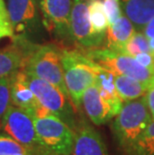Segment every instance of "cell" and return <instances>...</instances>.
I'll return each instance as SVG.
<instances>
[{"mask_svg": "<svg viewBox=\"0 0 154 155\" xmlns=\"http://www.w3.org/2000/svg\"><path fill=\"white\" fill-rule=\"evenodd\" d=\"M88 14L91 25L94 32L100 37L104 38L106 36V31L109 27L107 12L102 0H91L87 2Z\"/></svg>", "mask_w": 154, "mask_h": 155, "instance_id": "d6986e66", "label": "cell"}, {"mask_svg": "<svg viewBox=\"0 0 154 155\" xmlns=\"http://www.w3.org/2000/svg\"><path fill=\"white\" fill-rule=\"evenodd\" d=\"M145 98L147 102V106H148V109L150 111V114H151V116L154 119V83H152L148 87Z\"/></svg>", "mask_w": 154, "mask_h": 155, "instance_id": "4316f807", "label": "cell"}, {"mask_svg": "<svg viewBox=\"0 0 154 155\" xmlns=\"http://www.w3.org/2000/svg\"><path fill=\"white\" fill-rule=\"evenodd\" d=\"M143 52H151L149 39L142 32L136 31L126 43L123 53L135 57L137 54L143 53Z\"/></svg>", "mask_w": 154, "mask_h": 155, "instance_id": "44dd1931", "label": "cell"}, {"mask_svg": "<svg viewBox=\"0 0 154 155\" xmlns=\"http://www.w3.org/2000/svg\"><path fill=\"white\" fill-rule=\"evenodd\" d=\"M115 75L114 76L115 87L123 102L138 99V98L146 95V92L148 90L149 86H147L142 82L136 80L132 77L126 76V75Z\"/></svg>", "mask_w": 154, "mask_h": 155, "instance_id": "ac0fdd59", "label": "cell"}, {"mask_svg": "<svg viewBox=\"0 0 154 155\" xmlns=\"http://www.w3.org/2000/svg\"><path fill=\"white\" fill-rule=\"evenodd\" d=\"M1 127L33 155H46L36 132L34 118L28 112L10 104L3 116Z\"/></svg>", "mask_w": 154, "mask_h": 155, "instance_id": "52a82bcc", "label": "cell"}, {"mask_svg": "<svg viewBox=\"0 0 154 155\" xmlns=\"http://www.w3.org/2000/svg\"><path fill=\"white\" fill-rule=\"evenodd\" d=\"M37 0H7V10L14 36L29 39L40 25Z\"/></svg>", "mask_w": 154, "mask_h": 155, "instance_id": "30bf717a", "label": "cell"}, {"mask_svg": "<svg viewBox=\"0 0 154 155\" xmlns=\"http://www.w3.org/2000/svg\"><path fill=\"white\" fill-rule=\"evenodd\" d=\"M84 53L97 64L109 69L114 74L132 77L147 86L154 83V71L142 66L132 56L109 48L86 49Z\"/></svg>", "mask_w": 154, "mask_h": 155, "instance_id": "5b68a950", "label": "cell"}, {"mask_svg": "<svg viewBox=\"0 0 154 155\" xmlns=\"http://www.w3.org/2000/svg\"><path fill=\"white\" fill-rule=\"evenodd\" d=\"M10 80L11 75L0 78V126L7 108L10 106Z\"/></svg>", "mask_w": 154, "mask_h": 155, "instance_id": "603a6c76", "label": "cell"}, {"mask_svg": "<svg viewBox=\"0 0 154 155\" xmlns=\"http://www.w3.org/2000/svg\"><path fill=\"white\" fill-rule=\"evenodd\" d=\"M149 44H150V50H151V53L154 56V38L149 39Z\"/></svg>", "mask_w": 154, "mask_h": 155, "instance_id": "f1b7e54d", "label": "cell"}, {"mask_svg": "<svg viewBox=\"0 0 154 155\" xmlns=\"http://www.w3.org/2000/svg\"><path fill=\"white\" fill-rule=\"evenodd\" d=\"M71 40L85 49L98 48L104 38L97 35L91 25L88 5L83 0H73L70 15Z\"/></svg>", "mask_w": 154, "mask_h": 155, "instance_id": "9c48e42d", "label": "cell"}, {"mask_svg": "<svg viewBox=\"0 0 154 155\" xmlns=\"http://www.w3.org/2000/svg\"><path fill=\"white\" fill-rule=\"evenodd\" d=\"M35 129L46 155H71L74 130L56 115L34 118Z\"/></svg>", "mask_w": 154, "mask_h": 155, "instance_id": "277c9868", "label": "cell"}, {"mask_svg": "<svg viewBox=\"0 0 154 155\" xmlns=\"http://www.w3.org/2000/svg\"><path fill=\"white\" fill-rule=\"evenodd\" d=\"M5 37H14V30L9 17L7 6L4 0H0V39Z\"/></svg>", "mask_w": 154, "mask_h": 155, "instance_id": "cb8c5ba5", "label": "cell"}, {"mask_svg": "<svg viewBox=\"0 0 154 155\" xmlns=\"http://www.w3.org/2000/svg\"><path fill=\"white\" fill-rule=\"evenodd\" d=\"M10 100L12 105L28 112L33 118L42 117L50 113L39 103L33 91L27 84L25 71L22 68L11 74Z\"/></svg>", "mask_w": 154, "mask_h": 155, "instance_id": "8fae6325", "label": "cell"}, {"mask_svg": "<svg viewBox=\"0 0 154 155\" xmlns=\"http://www.w3.org/2000/svg\"><path fill=\"white\" fill-rule=\"evenodd\" d=\"M141 32L148 39L154 38V17L144 26V28L142 29Z\"/></svg>", "mask_w": 154, "mask_h": 155, "instance_id": "83f0119b", "label": "cell"}, {"mask_svg": "<svg viewBox=\"0 0 154 155\" xmlns=\"http://www.w3.org/2000/svg\"><path fill=\"white\" fill-rule=\"evenodd\" d=\"M150 121L151 114L145 96L124 102L112 124L115 139L124 152L134 154L137 141Z\"/></svg>", "mask_w": 154, "mask_h": 155, "instance_id": "7a4b0ae2", "label": "cell"}, {"mask_svg": "<svg viewBox=\"0 0 154 155\" xmlns=\"http://www.w3.org/2000/svg\"><path fill=\"white\" fill-rule=\"evenodd\" d=\"M105 9L107 12L109 26L112 25L121 15L120 12V2L119 0H103Z\"/></svg>", "mask_w": 154, "mask_h": 155, "instance_id": "d4e9b609", "label": "cell"}, {"mask_svg": "<svg viewBox=\"0 0 154 155\" xmlns=\"http://www.w3.org/2000/svg\"><path fill=\"white\" fill-rule=\"evenodd\" d=\"M134 58H135L142 66L154 71V56L152 55L151 52H143V53H139Z\"/></svg>", "mask_w": 154, "mask_h": 155, "instance_id": "484cf974", "label": "cell"}, {"mask_svg": "<svg viewBox=\"0 0 154 155\" xmlns=\"http://www.w3.org/2000/svg\"><path fill=\"white\" fill-rule=\"evenodd\" d=\"M83 1H86V2H88V1H91V0H83Z\"/></svg>", "mask_w": 154, "mask_h": 155, "instance_id": "f546056e", "label": "cell"}, {"mask_svg": "<svg viewBox=\"0 0 154 155\" xmlns=\"http://www.w3.org/2000/svg\"><path fill=\"white\" fill-rule=\"evenodd\" d=\"M64 80L72 103L79 109L84 92L96 81L99 64L78 50H61Z\"/></svg>", "mask_w": 154, "mask_h": 155, "instance_id": "3957f363", "label": "cell"}, {"mask_svg": "<svg viewBox=\"0 0 154 155\" xmlns=\"http://www.w3.org/2000/svg\"><path fill=\"white\" fill-rule=\"evenodd\" d=\"M133 155H154V119H151L137 141Z\"/></svg>", "mask_w": 154, "mask_h": 155, "instance_id": "ffe728a7", "label": "cell"}, {"mask_svg": "<svg viewBox=\"0 0 154 155\" xmlns=\"http://www.w3.org/2000/svg\"><path fill=\"white\" fill-rule=\"evenodd\" d=\"M114 76L115 75L112 71L100 65L97 72L95 84L99 89L101 96L109 103L115 114H117L120 111L124 102L117 92L115 82H114Z\"/></svg>", "mask_w": 154, "mask_h": 155, "instance_id": "e0dca14e", "label": "cell"}, {"mask_svg": "<svg viewBox=\"0 0 154 155\" xmlns=\"http://www.w3.org/2000/svg\"><path fill=\"white\" fill-rule=\"evenodd\" d=\"M25 74L27 84L33 91L39 103L46 108L50 113L59 117L74 130L77 122L75 119V106L72 103L70 97L62 92L58 87L43 79L37 78L26 72Z\"/></svg>", "mask_w": 154, "mask_h": 155, "instance_id": "8992f818", "label": "cell"}, {"mask_svg": "<svg viewBox=\"0 0 154 155\" xmlns=\"http://www.w3.org/2000/svg\"><path fill=\"white\" fill-rule=\"evenodd\" d=\"M136 32L135 27L124 14L108 27L106 31V48L122 52L126 43Z\"/></svg>", "mask_w": 154, "mask_h": 155, "instance_id": "2e32d148", "label": "cell"}, {"mask_svg": "<svg viewBox=\"0 0 154 155\" xmlns=\"http://www.w3.org/2000/svg\"><path fill=\"white\" fill-rule=\"evenodd\" d=\"M71 155H108V153L99 133L86 122H79L74 128V144Z\"/></svg>", "mask_w": 154, "mask_h": 155, "instance_id": "7c38bea8", "label": "cell"}, {"mask_svg": "<svg viewBox=\"0 0 154 155\" xmlns=\"http://www.w3.org/2000/svg\"><path fill=\"white\" fill-rule=\"evenodd\" d=\"M28 38L14 36L12 43L0 50V78L13 74L23 65L25 42Z\"/></svg>", "mask_w": 154, "mask_h": 155, "instance_id": "5bb4252c", "label": "cell"}, {"mask_svg": "<svg viewBox=\"0 0 154 155\" xmlns=\"http://www.w3.org/2000/svg\"><path fill=\"white\" fill-rule=\"evenodd\" d=\"M42 23L49 32L61 40H69L72 0H37Z\"/></svg>", "mask_w": 154, "mask_h": 155, "instance_id": "ba28073f", "label": "cell"}, {"mask_svg": "<svg viewBox=\"0 0 154 155\" xmlns=\"http://www.w3.org/2000/svg\"><path fill=\"white\" fill-rule=\"evenodd\" d=\"M0 155H33L12 137L0 134Z\"/></svg>", "mask_w": 154, "mask_h": 155, "instance_id": "7402d4cb", "label": "cell"}, {"mask_svg": "<svg viewBox=\"0 0 154 155\" xmlns=\"http://www.w3.org/2000/svg\"><path fill=\"white\" fill-rule=\"evenodd\" d=\"M81 104L87 116L95 125H102L115 116V112L109 103L101 96L96 84H93L84 92Z\"/></svg>", "mask_w": 154, "mask_h": 155, "instance_id": "4fadbf2b", "label": "cell"}, {"mask_svg": "<svg viewBox=\"0 0 154 155\" xmlns=\"http://www.w3.org/2000/svg\"><path fill=\"white\" fill-rule=\"evenodd\" d=\"M61 50L55 44H35L27 39L21 68L26 73L53 84L69 96L61 63Z\"/></svg>", "mask_w": 154, "mask_h": 155, "instance_id": "6da1fadb", "label": "cell"}, {"mask_svg": "<svg viewBox=\"0 0 154 155\" xmlns=\"http://www.w3.org/2000/svg\"><path fill=\"white\" fill-rule=\"evenodd\" d=\"M120 7L135 27L142 31L147 23L154 17V0H119Z\"/></svg>", "mask_w": 154, "mask_h": 155, "instance_id": "9a60e30c", "label": "cell"}]
</instances>
